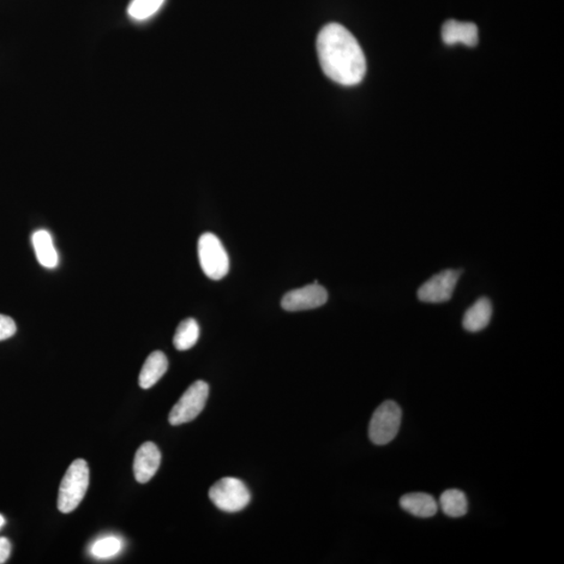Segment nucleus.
I'll return each mask as SVG.
<instances>
[{"instance_id":"nucleus-1","label":"nucleus","mask_w":564,"mask_h":564,"mask_svg":"<svg viewBox=\"0 0 564 564\" xmlns=\"http://www.w3.org/2000/svg\"><path fill=\"white\" fill-rule=\"evenodd\" d=\"M317 52L323 73L344 86L358 85L367 70L362 47L339 23L324 27L317 38Z\"/></svg>"},{"instance_id":"nucleus-2","label":"nucleus","mask_w":564,"mask_h":564,"mask_svg":"<svg viewBox=\"0 0 564 564\" xmlns=\"http://www.w3.org/2000/svg\"><path fill=\"white\" fill-rule=\"evenodd\" d=\"M89 487V467L84 459H77L68 467L60 484L58 509L70 513L80 505Z\"/></svg>"},{"instance_id":"nucleus-3","label":"nucleus","mask_w":564,"mask_h":564,"mask_svg":"<svg viewBox=\"0 0 564 564\" xmlns=\"http://www.w3.org/2000/svg\"><path fill=\"white\" fill-rule=\"evenodd\" d=\"M197 255L203 272L208 278L221 280L230 272V256L215 234H202L197 242Z\"/></svg>"},{"instance_id":"nucleus-4","label":"nucleus","mask_w":564,"mask_h":564,"mask_svg":"<svg viewBox=\"0 0 564 564\" xmlns=\"http://www.w3.org/2000/svg\"><path fill=\"white\" fill-rule=\"evenodd\" d=\"M209 499L224 512H238L248 506L250 491L241 479L232 477L221 479L209 490Z\"/></svg>"},{"instance_id":"nucleus-5","label":"nucleus","mask_w":564,"mask_h":564,"mask_svg":"<svg viewBox=\"0 0 564 564\" xmlns=\"http://www.w3.org/2000/svg\"><path fill=\"white\" fill-rule=\"evenodd\" d=\"M401 417L400 407L393 400H386L377 407L369 423V438L376 446H386L398 436Z\"/></svg>"},{"instance_id":"nucleus-6","label":"nucleus","mask_w":564,"mask_h":564,"mask_svg":"<svg viewBox=\"0 0 564 564\" xmlns=\"http://www.w3.org/2000/svg\"><path fill=\"white\" fill-rule=\"evenodd\" d=\"M208 395V383L203 381L195 382L173 407L169 415L170 423L180 425L193 422L205 407Z\"/></svg>"},{"instance_id":"nucleus-7","label":"nucleus","mask_w":564,"mask_h":564,"mask_svg":"<svg viewBox=\"0 0 564 564\" xmlns=\"http://www.w3.org/2000/svg\"><path fill=\"white\" fill-rule=\"evenodd\" d=\"M460 275V271H455V270H444V271L434 275L419 287L417 296L420 302L427 303L448 302L453 296Z\"/></svg>"},{"instance_id":"nucleus-8","label":"nucleus","mask_w":564,"mask_h":564,"mask_svg":"<svg viewBox=\"0 0 564 564\" xmlns=\"http://www.w3.org/2000/svg\"><path fill=\"white\" fill-rule=\"evenodd\" d=\"M327 299V291L315 281L313 285L286 293L281 300V307L287 311L315 310L326 304Z\"/></svg>"},{"instance_id":"nucleus-9","label":"nucleus","mask_w":564,"mask_h":564,"mask_svg":"<svg viewBox=\"0 0 564 564\" xmlns=\"http://www.w3.org/2000/svg\"><path fill=\"white\" fill-rule=\"evenodd\" d=\"M161 463V453L153 442H145L137 449L133 471L136 481L146 484L157 472Z\"/></svg>"},{"instance_id":"nucleus-10","label":"nucleus","mask_w":564,"mask_h":564,"mask_svg":"<svg viewBox=\"0 0 564 564\" xmlns=\"http://www.w3.org/2000/svg\"><path fill=\"white\" fill-rule=\"evenodd\" d=\"M442 39L447 45L463 44L476 46L479 41L478 28L471 22L448 20L442 27Z\"/></svg>"},{"instance_id":"nucleus-11","label":"nucleus","mask_w":564,"mask_h":564,"mask_svg":"<svg viewBox=\"0 0 564 564\" xmlns=\"http://www.w3.org/2000/svg\"><path fill=\"white\" fill-rule=\"evenodd\" d=\"M399 505L406 512L422 519L431 518L439 509L434 497L424 492H412L401 496Z\"/></svg>"},{"instance_id":"nucleus-12","label":"nucleus","mask_w":564,"mask_h":564,"mask_svg":"<svg viewBox=\"0 0 564 564\" xmlns=\"http://www.w3.org/2000/svg\"><path fill=\"white\" fill-rule=\"evenodd\" d=\"M169 368V361L162 351H154L149 355L145 364H143L140 375V386L142 389L152 388Z\"/></svg>"},{"instance_id":"nucleus-13","label":"nucleus","mask_w":564,"mask_h":564,"mask_svg":"<svg viewBox=\"0 0 564 564\" xmlns=\"http://www.w3.org/2000/svg\"><path fill=\"white\" fill-rule=\"evenodd\" d=\"M492 316V304L488 298H479L466 310L463 317V327L470 333L483 331L488 326Z\"/></svg>"},{"instance_id":"nucleus-14","label":"nucleus","mask_w":564,"mask_h":564,"mask_svg":"<svg viewBox=\"0 0 564 564\" xmlns=\"http://www.w3.org/2000/svg\"><path fill=\"white\" fill-rule=\"evenodd\" d=\"M36 256L41 266L47 269L56 268L59 257L52 238L49 231L38 230L33 234L32 238Z\"/></svg>"},{"instance_id":"nucleus-15","label":"nucleus","mask_w":564,"mask_h":564,"mask_svg":"<svg viewBox=\"0 0 564 564\" xmlns=\"http://www.w3.org/2000/svg\"><path fill=\"white\" fill-rule=\"evenodd\" d=\"M439 505L444 514L449 518H462L467 513L468 502L463 491L459 489H448L440 496Z\"/></svg>"},{"instance_id":"nucleus-16","label":"nucleus","mask_w":564,"mask_h":564,"mask_svg":"<svg viewBox=\"0 0 564 564\" xmlns=\"http://www.w3.org/2000/svg\"><path fill=\"white\" fill-rule=\"evenodd\" d=\"M199 337V324L193 318H189L179 324L176 334L173 335V346L179 351L189 350L197 344Z\"/></svg>"},{"instance_id":"nucleus-17","label":"nucleus","mask_w":564,"mask_h":564,"mask_svg":"<svg viewBox=\"0 0 564 564\" xmlns=\"http://www.w3.org/2000/svg\"><path fill=\"white\" fill-rule=\"evenodd\" d=\"M165 0H130L127 13L131 20L145 21L162 8Z\"/></svg>"},{"instance_id":"nucleus-18","label":"nucleus","mask_w":564,"mask_h":564,"mask_svg":"<svg viewBox=\"0 0 564 564\" xmlns=\"http://www.w3.org/2000/svg\"><path fill=\"white\" fill-rule=\"evenodd\" d=\"M123 548L122 540L117 537H105L95 542L92 547V554L97 558L116 556Z\"/></svg>"},{"instance_id":"nucleus-19","label":"nucleus","mask_w":564,"mask_h":564,"mask_svg":"<svg viewBox=\"0 0 564 564\" xmlns=\"http://www.w3.org/2000/svg\"><path fill=\"white\" fill-rule=\"evenodd\" d=\"M16 323L11 317L0 315V341L8 340L16 334Z\"/></svg>"},{"instance_id":"nucleus-20","label":"nucleus","mask_w":564,"mask_h":564,"mask_svg":"<svg viewBox=\"0 0 564 564\" xmlns=\"http://www.w3.org/2000/svg\"><path fill=\"white\" fill-rule=\"evenodd\" d=\"M12 545L10 540L0 537V564L7 562L11 555Z\"/></svg>"},{"instance_id":"nucleus-21","label":"nucleus","mask_w":564,"mask_h":564,"mask_svg":"<svg viewBox=\"0 0 564 564\" xmlns=\"http://www.w3.org/2000/svg\"><path fill=\"white\" fill-rule=\"evenodd\" d=\"M5 524V520L4 518V516L2 514H0V529H2V528L4 526Z\"/></svg>"}]
</instances>
